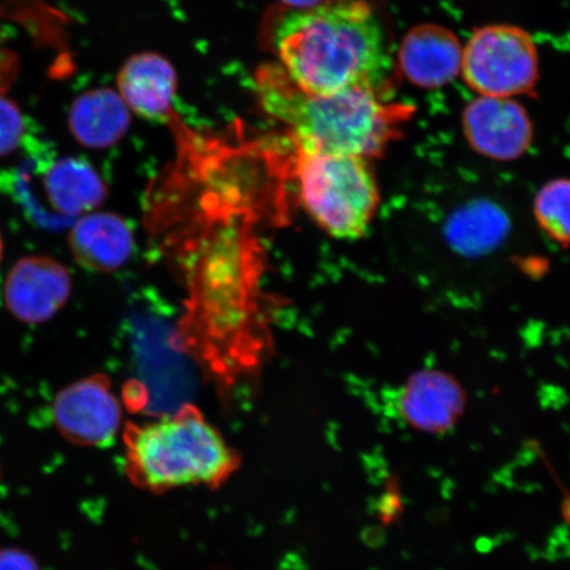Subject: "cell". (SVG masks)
<instances>
[{"instance_id": "obj_2", "label": "cell", "mask_w": 570, "mask_h": 570, "mask_svg": "<svg viewBox=\"0 0 570 570\" xmlns=\"http://www.w3.org/2000/svg\"><path fill=\"white\" fill-rule=\"evenodd\" d=\"M255 92L263 110L287 126L294 146L305 151L376 158L413 114L411 105L389 102L365 88L311 95L277 62L256 70Z\"/></svg>"}, {"instance_id": "obj_10", "label": "cell", "mask_w": 570, "mask_h": 570, "mask_svg": "<svg viewBox=\"0 0 570 570\" xmlns=\"http://www.w3.org/2000/svg\"><path fill=\"white\" fill-rule=\"evenodd\" d=\"M117 83L119 96L139 117L160 124L175 119L177 76L173 63L163 56H132L119 70Z\"/></svg>"}, {"instance_id": "obj_13", "label": "cell", "mask_w": 570, "mask_h": 570, "mask_svg": "<svg viewBox=\"0 0 570 570\" xmlns=\"http://www.w3.org/2000/svg\"><path fill=\"white\" fill-rule=\"evenodd\" d=\"M42 188L57 213L82 217L105 203L107 187L90 163L78 158L48 161L42 174Z\"/></svg>"}, {"instance_id": "obj_12", "label": "cell", "mask_w": 570, "mask_h": 570, "mask_svg": "<svg viewBox=\"0 0 570 570\" xmlns=\"http://www.w3.org/2000/svg\"><path fill=\"white\" fill-rule=\"evenodd\" d=\"M459 384L440 373H422L405 384L399 410L405 423L425 433L451 430L463 411Z\"/></svg>"}, {"instance_id": "obj_7", "label": "cell", "mask_w": 570, "mask_h": 570, "mask_svg": "<svg viewBox=\"0 0 570 570\" xmlns=\"http://www.w3.org/2000/svg\"><path fill=\"white\" fill-rule=\"evenodd\" d=\"M69 269L47 255L20 258L3 284L6 309L28 325L47 323L67 305L71 295Z\"/></svg>"}, {"instance_id": "obj_15", "label": "cell", "mask_w": 570, "mask_h": 570, "mask_svg": "<svg viewBox=\"0 0 570 570\" xmlns=\"http://www.w3.org/2000/svg\"><path fill=\"white\" fill-rule=\"evenodd\" d=\"M534 213L551 238L570 244V180L547 184L534 202Z\"/></svg>"}, {"instance_id": "obj_8", "label": "cell", "mask_w": 570, "mask_h": 570, "mask_svg": "<svg viewBox=\"0 0 570 570\" xmlns=\"http://www.w3.org/2000/svg\"><path fill=\"white\" fill-rule=\"evenodd\" d=\"M463 132L476 153L499 161L515 160L530 148L532 122L524 107L504 97H479L462 116Z\"/></svg>"}, {"instance_id": "obj_9", "label": "cell", "mask_w": 570, "mask_h": 570, "mask_svg": "<svg viewBox=\"0 0 570 570\" xmlns=\"http://www.w3.org/2000/svg\"><path fill=\"white\" fill-rule=\"evenodd\" d=\"M463 48L448 28L425 23L405 33L397 52V67L417 88L436 89L461 73Z\"/></svg>"}, {"instance_id": "obj_11", "label": "cell", "mask_w": 570, "mask_h": 570, "mask_svg": "<svg viewBox=\"0 0 570 570\" xmlns=\"http://www.w3.org/2000/svg\"><path fill=\"white\" fill-rule=\"evenodd\" d=\"M68 245L78 266L109 274L131 258L135 239L130 225L118 214L91 212L71 227Z\"/></svg>"}, {"instance_id": "obj_18", "label": "cell", "mask_w": 570, "mask_h": 570, "mask_svg": "<svg viewBox=\"0 0 570 570\" xmlns=\"http://www.w3.org/2000/svg\"><path fill=\"white\" fill-rule=\"evenodd\" d=\"M18 61L16 55L6 49L0 30V92L10 88L13 77L17 76Z\"/></svg>"}, {"instance_id": "obj_5", "label": "cell", "mask_w": 570, "mask_h": 570, "mask_svg": "<svg viewBox=\"0 0 570 570\" xmlns=\"http://www.w3.org/2000/svg\"><path fill=\"white\" fill-rule=\"evenodd\" d=\"M461 73L483 97L532 95L539 80L537 45L517 26L481 27L463 48Z\"/></svg>"}, {"instance_id": "obj_6", "label": "cell", "mask_w": 570, "mask_h": 570, "mask_svg": "<svg viewBox=\"0 0 570 570\" xmlns=\"http://www.w3.org/2000/svg\"><path fill=\"white\" fill-rule=\"evenodd\" d=\"M52 417L57 432L68 443L106 446L117 436L122 410L109 377L92 374L57 392Z\"/></svg>"}, {"instance_id": "obj_14", "label": "cell", "mask_w": 570, "mask_h": 570, "mask_svg": "<svg viewBox=\"0 0 570 570\" xmlns=\"http://www.w3.org/2000/svg\"><path fill=\"white\" fill-rule=\"evenodd\" d=\"M130 122V109L119 92L111 89L83 92L69 112V128L75 139L91 149L116 145L127 134Z\"/></svg>"}, {"instance_id": "obj_3", "label": "cell", "mask_w": 570, "mask_h": 570, "mask_svg": "<svg viewBox=\"0 0 570 570\" xmlns=\"http://www.w3.org/2000/svg\"><path fill=\"white\" fill-rule=\"evenodd\" d=\"M126 443L132 474L156 490L218 483L234 468L229 446L189 404L174 415L130 426Z\"/></svg>"}, {"instance_id": "obj_17", "label": "cell", "mask_w": 570, "mask_h": 570, "mask_svg": "<svg viewBox=\"0 0 570 570\" xmlns=\"http://www.w3.org/2000/svg\"><path fill=\"white\" fill-rule=\"evenodd\" d=\"M0 570H41L32 554L19 548H0Z\"/></svg>"}, {"instance_id": "obj_20", "label": "cell", "mask_w": 570, "mask_h": 570, "mask_svg": "<svg viewBox=\"0 0 570 570\" xmlns=\"http://www.w3.org/2000/svg\"><path fill=\"white\" fill-rule=\"evenodd\" d=\"M3 254H4V244H3L2 233H0V263H2Z\"/></svg>"}, {"instance_id": "obj_16", "label": "cell", "mask_w": 570, "mask_h": 570, "mask_svg": "<svg viewBox=\"0 0 570 570\" xmlns=\"http://www.w3.org/2000/svg\"><path fill=\"white\" fill-rule=\"evenodd\" d=\"M32 126L19 107L0 92V163L38 147Z\"/></svg>"}, {"instance_id": "obj_19", "label": "cell", "mask_w": 570, "mask_h": 570, "mask_svg": "<svg viewBox=\"0 0 570 570\" xmlns=\"http://www.w3.org/2000/svg\"><path fill=\"white\" fill-rule=\"evenodd\" d=\"M277 2L282 4L283 9L301 11L315 9L327 0H277Z\"/></svg>"}, {"instance_id": "obj_4", "label": "cell", "mask_w": 570, "mask_h": 570, "mask_svg": "<svg viewBox=\"0 0 570 570\" xmlns=\"http://www.w3.org/2000/svg\"><path fill=\"white\" fill-rule=\"evenodd\" d=\"M295 174L304 209L321 230L348 240L367 233L380 205L368 159L296 148Z\"/></svg>"}, {"instance_id": "obj_1", "label": "cell", "mask_w": 570, "mask_h": 570, "mask_svg": "<svg viewBox=\"0 0 570 570\" xmlns=\"http://www.w3.org/2000/svg\"><path fill=\"white\" fill-rule=\"evenodd\" d=\"M266 41L285 73L311 95L365 88L389 99L396 85L386 32L366 0H327L301 11L282 7L267 20Z\"/></svg>"}]
</instances>
